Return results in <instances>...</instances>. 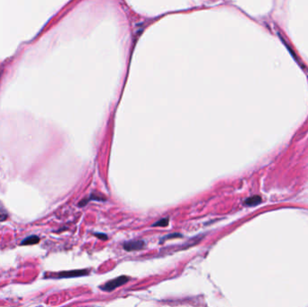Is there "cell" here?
I'll return each instance as SVG.
<instances>
[{"label": "cell", "mask_w": 308, "mask_h": 307, "mask_svg": "<svg viewBox=\"0 0 308 307\" xmlns=\"http://www.w3.org/2000/svg\"><path fill=\"white\" fill-rule=\"evenodd\" d=\"M129 280H130V277L127 276H120L118 277H116L115 279H112V280L106 282L103 286H100V288L104 291L111 292L115 290L117 287L124 285Z\"/></svg>", "instance_id": "6da1fadb"}, {"label": "cell", "mask_w": 308, "mask_h": 307, "mask_svg": "<svg viewBox=\"0 0 308 307\" xmlns=\"http://www.w3.org/2000/svg\"><path fill=\"white\" fill-rule=\"evenodd\" d=\"M89 274L88 270H70V271H63L60 272L53 278H70V277H78Z\"/></svg>", "instance_id": "7a4b0ae2"}, {"label": "cell", "mask_w": 308, "mask_h": 307, "mask_svg": "<svg viewBox=\"0 0 308 307\" xmlns=\"http://www.w3.org/2000/svg\"><path fill=\"white\" fill-rule=\"evenodd\" d=\"M144 246H145V244L143 241H131L123 244V249L127 251H133V250L144 249Z\"/></svg>", "instance_id": "3957f363"}, {"label": "cell", "mask_w": 308, "mask_h": 307, "mask_svg": "<svg viewBox=\"0 0 308 307\" xmlns=\"http://www.w3.org/2000/svg\"><path fill=\"white\" fill-rule=\"evenodd\" d=\"M40 242V238L38 237L37 235H31L29 237H27L26 239H24L21 242V245H34V244H39Z\"/></svg>", "instance_id": "277c9868"}, {"label": "cell", "mask_w": 308, "mask_h": 307, "mask_svg": "<svg viewBox=\"0 0 308 307\" xmlns=\"http://www.w3.org/2000/svg\"><path fill=\"white\" fill-rule=\"evenodd\" d=\"M261 202V197L259 196H253L251 197H249L245 200V204L246 206H249V207H254L256 205L260 204Z\"/></svg>", "instance_id": "5b68a950"}, {"label": "cell", "mask_w": 308, "mask_h": 307, "mask_svg": "<svg viewBox=\"0 0 308 307\" xmlns=\"http://www.w3.org/2000/svg\"><path fill=\"white\" fill-rule=\"evenodd\" d=\"M169 222H170V219H169V218H162V219L159 220L158 222L154 223L153 226H154V227H156V226H159V227H166V226L169 224Z\"/></svg>", "instance_id": "8992f818"}, {"label": "cell", "mask_w": 308, "mask_h": 307, "mask_svg": "<svg viewBox=\"0 0 308 307\" xmlns=\"http://www.w3.org/2000/svg\"><path fill=\"white\" fill-rule=\"evenodd\" d=\"M7 216H8V215H7L5 207H3V205L0 203V222L5 221Z\"/></svg>", "instance_id": "52a82bcc"}, {"label": "cell", "mask_w": 308, "mask_h": 307, "mask_svg": "<svg viewBox=\"0 0 308 307\" xmlns=\"http://www.w3.org/2000/svg\"><path fill=\"white\" fill-rule=\"evenodd\" d=\"M95 235L97 238L101 239V240H107V236L105 233H96Z\"/></svg>", "instance_id": "ba28073f"}, {"label": "cell", "mask_w": 308, "mask_h": 307, "mask_svg": "<svg viewBox=\"0 0 308 307\" xmlns=\"http://www.w3.org/2000/svg\"><path fill=\"white\" fill-rule=\"evenodd\" d=\"M177 237H181V234L180 233H172V235H168L163 239L177 238Z\"/></svg>", "instance_id": "9c48e42d"}]
</instances>
